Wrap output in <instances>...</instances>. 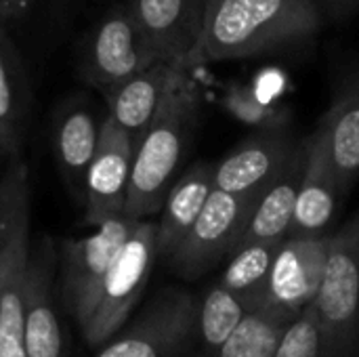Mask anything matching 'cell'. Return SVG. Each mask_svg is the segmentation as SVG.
<instances>
[{"mask_svg": "<svg viewBox=\"0 0 359 357\" xmlns=\"http://www.w3.org/2000/svg\"><path fill=\"white\" fill-rule=\"evenodd\" d=\"M322 23L318 0H206L191 69L297 46L311 40Z\"/></svg>", "mask_w": 359, "mask_h": 357, "instance_id": "cell-1", "label": "cell"}, {"mask_svg": "<svg viewBox=\"0 0 359 357\" xmlns=\"http://www.w3.org/2000/svg\"><path fill=\"white\" fill-rule=\"evenodd\" d=\"M202 99L191 80V72L183 74L175 84L160 112L137 141L130 187L124 215L145 221L158 210L177 183L179 168L194 141L200 124Z\"/></svg>", "mask_w": 359, "mask_h": 357, "instance_id": "cell-2", "label": "cell"}, {"mask_svg": "<svg viewBox=\"0 0 359 357\" xmlns=\"http://www.w3.org/2000/svg\"><path fill=\"white\" fill-rule=\"evenodd\" d=\"M324 356H359V213L332 234L316 303Z\"/></svg>", "mask_w": 359, "mask_h": 357, "instance_id": "cell-3", "label": "cell"}, {"mask_svg": "<svg viewBox=\"0 0 359 357\" xmlns=\"http://www.w3.org/2000/svg\"><path fill=\"white\" fill-rule=\"evenodd\" d=\"M158 259L156 221H139L107 271L97 305L82 326L88 345H105L124 328L149 284Z\"/></svg>", "mask_w": 359, "mask_h": 357, "instance_id": "cell-4", "label": "cell"}, {"mask_svg": "<svg viewBox=\"0 0 359 357\" xmlns=\"http://www.w3.org/2000/svg\"><path fill=\"white\" fill-rule=\"evenodd\" d=\"M261 196H236L215 189L200 217L166 259L185 280H200L225 263L240 246Z\"/></svg>", "mask_w": 359, "mask_h": 357, "instance_id": "cell-5", "label": "cell"}, {"mask_svg": "<svg viewBox=\"0 0 359 357\" xmlns=\"http://www.w3.org/2000/svg\"><path fill=\"white\" fill-rule=\"evenodd\" d=\"M198 311L200 297L183 288H166L126 332L105 343L97 357H189Z\"/></svg>", "mask_w": 359, "mask_h": 357, "instance_id": "cell-6", "label": "cell"}, {"mask_svg": "<svg viewBox=\"0 0 359 357\" xmlns=\"http://www.w3.org/2000/svg\"><path fill=\"white\" fill-rule=\"evenodd\" d=\"M158 61L128 6L111 4L88 29L80 53V76L93 88L105 93L126 78Z\"/></svg>", "mask_w": 359, "mask_h": 357, "instance_id": "cell-7", "label": "cell"}, {"mask_svg": "<svg viewBox=\"0 0 359 357\" xmlns=\"http://www.w3.org/2000/svg\"><path fill=\"white\" fill-rule=\"evenodd\" d=\"M332 234L288 236L276 250L267 288L257 311H265L294 324L320 292Z\"/></svg>", "mask_w": 359, "mask_h": 357, "instance_id": "cell-8", "label": "cell"}, {"mask_svg": "<svg viewBox=\"0 0 359 357\" xmlns=\"http://www.w3.org/2000/svg\"><path fill=\"white\" fill-rule=\"evenodd\" d=\"M137 223V219L122 215L95 225L88 236L63 244V295L80 326L90 318L103 280Z\"/></svg>", "mask_w": 359, "mask_h": 357, "instance_id": "cell-9", "label": "cell"}, {"mask_svg": "<svg viewBox=\"0 0 359 357\" xmlns=\"http://www.w3.org/2000/svg\"><path fill=\"white\" fill-rule=\"evenodd\" d=\"M292 128L252 130L229 154L215 162V189L236 196H261L303 149Z\"/></svg>", "mask_w": 359, "mask_h": 357, "instance_id": "cell-10", "label": "cell"}, {"mask_svg": "<svg viewBox=\"0 0 359 357\" xmlns=\"http://www.w3.org/2000/svg\"><path fill=\"white\" fill-rule=\"evenodd\" d=\"M135 149V139L109 116H105L101 122L97 151L88 164L82 183L86 198L84 221L88 225L95 227L103 221L124 215Z\"/></svg>", "mask_w": 359, "mask_h": 357, "instance_id": "cell-11", "label": "cell"}, {"mask_svg": "<svg viewBox=\"0 0 359 357\" xmlns=\"http://www.w3.org/2000/svg\"><path fill=\"white\" fill-rule=\"evenodd\" d=\"M158 61L191 72L206 0H124Z\"/></svg>", "mask_w": 359, "mask_h": 357, "instance_id": "cell-12", "label": "cell"}, {"mask_svg": "<svg viewBox=\"0 0 359 357\" xmlns=\"http://www.w3.org/2000/svg\"><path fill=\"white\" fill-rule=\"evenodd\" d=\"M23 341L27 357H65L63 332L53 301V255L44 242L29 252L23 288Z\"/></svg>", "mask_w": 359, "mask_h": 357, "instance_id": "cell-13", "label": "cell"}, {"mask_svg": "<svg viewBox=\"0 0 359 357\" xmlns=\"http://www.w3.org/2000/svg\"><path fill=\"white\" fill-rule=\"evenodd\" d=\"M183 74H187V69L162 61L126 78L103 93L107 116L137 143Z\"/></svg>", "mask_w": 359, "mask_h": 357, "instance_id": "cell-14", "label": "cell"}, {"mask_svg": "<svg viewBox=\"0 0 359 357\" xmlns=\"http://www.w3.org/2000/svg\"><path fill=\"white\" fill-rule=\"evenodd\" d=\"M311 135L324 147L347 194L359 179V67L345 76Z\"/></svg>", "mask_w": 359, "mask_h": 357, "instance_id": "cell-15", "label": "cell"}, {"mask_svg": "<svg viewBox=\"0 0 359 357\" xmlns=\"http://www.w3.org/2000/svg\"><path fill=\"white\" fill-rule=\"evenodd\" d=\"M343 196H345L343 187L334 175V168L324 147L313 135H309L307 137V162H305L299 196H297L290 236L326 234Z\"/></svg>", "mask_w": 359, "mask_h": 357, "instance_id": "cell-16", "label": "cell"}, {"mask_svg": "<svg viewBox=\"0 0 359 357\" xmlns=\"http://www.w3.org/2000/svg\"><path fill=\"white\" fill-rule=\"evenodd\" d=\"M215 191V162H196L170 187L156 221L158 257L168 259Z\"/></svg>", "mask_w": 359, "mask_h": 357, "instance_id": "cell-17", "label": "cell"}, {"mask_svg": "<svg viewBox=\"0 0 359 357\" xmlns=\"http://www.w3.org/2000/svg\"><path fill=\"white\" fill-rule=\"evenodd\" d=\"M305 162H307V137L303 149L294 156V160L286 166V170L276 179V183L267 191L261 194L238 248L250 244L280 246L290 236Z\"/></svg>", "mask_w": 359, "mask_h": 357, "instance_id": "cell-18", "label": "cell"}, {"mask_svg": "<svg viewBox=\"0 0 359 357\" xmlns=\"http://www.w3.org/2000/svg\"><path fill=\"white\" fill-rule=\"evenodd\" d=\"M29 248V181L17 164L0 183V299L15 261Z\"/></svg>", "mask_w": 359, "mask_h": 357, "instance_id": "cell-19", "label": "cell"}, {"mask_svg": "<svg viewBox=\"0 0 359 357\" xmlns=\"http://www.w3.org/2000/svg\"><path fill=\"white\" fill-rule=\"evenodd\" d=\"M27 103L29 86L23 59L4 23H0V141L4 154H15L19 147Z\"/></svg>", "mask_w": 359, "mask_h": 357, "instance_id": "cell-20", "label": "cell"}, {"mask_svg": "<svg viewBox=\"0 0 359 357\" xmlns=\"http://www.w3.org/2000/svg\"><path fill=\"white\" fill-rule=\"evenodd\" d=\"M276 250L278 246L267 244L242 246L225 261V267L217 278V284L227 290L246 314L257 311L263 301Z\"/></svg>", "mask_w": 359, "mask_h": 357, "instance_id": "cell-21", "label": "cell"}, {"mask_svg": "<svg viewBox=\"0 0 359 357\" xmlns=\"http://www.w3.org/2000/svg\"><path fill=\"white\" fill-rule=\"evenodd\" d=\"M101 122L84 105H72L59 118L55 133L57 158L74 183H84V175L99 145Z\"/></svg>", "mask_w": 359, "mask_h": 357, "instance_id": "cell-22", "label": "cell"}, {"mask_svg": "<svg viewBox=\"0 0 359 357\" xmlns=\"http://www.w3.org/2000/svg\"><path fill=\"white\" fill-rule=\"evenodd\" d=\"M221 107L240 124L252 130H286L292 128V109L280 103H269L259 97V93L238 80L223 86Z\"/></svg>", "mask_w": 359, "mask_h": 357, "instance_id": "cell-23", "label": "cell"}, {"mask_svg": "<svg viewBox=\"0 0 359 357\" xmlns=\"http://www.w3.org/2000/svg\"><path fill=\"white\" fill-rule=\"evenodd\" d=\"M292 324L265 311H252L229 337L219 357H273Z\"/></svg>", "mask_w": 359, "mask_h": 357, "instance_id": "cell-24", "label": "cell"}, {"mask_svg": "<svg viewBox=\"0 0 359 357\" xmlns=\"http://www.w3.org/2000/svg\"><path fill=\"white\" fill-rule=\"evenodd\" d=\"M273 357H326L313 307H309L284 335Z\"/></svg>", "mask_w": 359, "mask_h": 357, "instance_id": "cell-25", "label": "cell"}, {"mask_svg": "<svg viewBox=\"0 0 359 357\" xmlns=\"http://www.w3.org/2000/svg\"><path fill=\"white\" fill-rule=\"evenodd\" d=\"M36 4L38 0H0V23L27 17Z\"/></svg>", "mask_w": 359, "mask_h": 357, "instance_id": "cell-26", "label": "cell"}, {"mask_svg": "<svg viewBox=\"0 0 359 357\" xmlns=\"http://www.w3.org/2000/svg\"><path fill=\"white\" fill-rule=\"evenodd\" d=\"M318 4L332 19H345L359 11V0H318Z\"/></svg>", "mask_w": 359, "mask_h": 357, "instance_id": "cell-27", "label": "cell"}, {"mask_svg": "<svg viewBox=\"0 0 359 357\" xmlns=\"http://www.w3.org/2000/svg\"><path fill=\"white\" fill-rule=\"evenodd\" d=\"M0 154H4V147H2V141H0Z\"/></svg>", "mask_w": 359, "mask_h": 357, "instance_id": "cell-28", "label": "cell"}]
</instances>
